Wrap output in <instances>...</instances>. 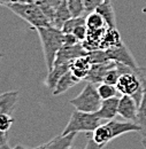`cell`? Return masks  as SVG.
Here are the masks:
<instances>
[{"label":"cell","instance_id":"1","mask_svg":"<svg viewBox=\"0 0 146 149\" xmlns=\"http://www.w3.org/2000/svg\"><path fill=\"white\" fill-rule=\"evenodd\" d=\"M130 132H139L140 126L135 122H120L116 119H110L106 123L99 125L94 131H92V136L86 143V149L105 148L108 142L122 134Z\"/></svg>","mask_w":146,"mask_h":149},{"label":"cell","instance_id":"2","mask_svg":"<svg viewBox=\"0 0 146 149\" xmlns=\"http://www.w3.org/2000/svg\"><path fill=\"white\" fill-rule=\"evenodd\" d=\"M43 47V53L47 71L54 67L56 54L63 45V32L61 29L50 26H41L36 29Z\"/></svg>","mask_w":146,"mask_h":149},{"label":"cell","instance_id":"3","mask_svg":"<svg viewBox=\"0 0 146 149\" xmlns=\"http://www.w3.org/2000/svg\"><path fill=\"white\" fill-rule=\"evenodd\" d=\"M15 15L28 22L35 30L41 26H50L51 21L34 0H18L7 6Z\"/></svg>","mask_w":146,"mask_h":149},{"label":"cell","instance_id":"4","mask_svg":"<svg viewBox=\"0 0 146 149\" xmlns=\"http://www.w3.org/2000/svg\"><path fill=\"white\" fill-rule=\"evenodd\" d=\"M116 67L121 72V76L115 85L119 93L122 95H131L139 104L145 91L140 78L135 74L133 69L129 65L116 63Z\"/></svg>","mask_w":146,"mask_h":149},{"label":"cell","instance_id":"5","mask_svg":"<svg viewBox=\"0 0 146 149\" xmlns=\"http://www.w3.org/2000/svg\"><path fill=\"white\" fill-rule=\"evenodd\" d=\"M105 122L95 112H86L82 110H75L70 116V119L66 127L62 131V134L78 133V132H92L99 125Z\"/></svg>","mask_w":146,"mask_h":149},{"label":"cell","instance_id":"6","mask_svg":"<svg viewBox=\"0 0 146 149\" xmlns=\"http://www.w3.org/2000/svg\"><path fill=\"white\" fill-rule=\"evenodd\" d=\"M101 102L102 99L99 95L95 84H92L89 81L84 86L82 92L69 101V103L75 107V109L86 112H97L101 106Z\"/></svg>","mask_w":146,"mask_h":149},{"label":"cell","instance_id":"7","mask_svg":"<svg viewBox=\"0 0 146 149\" xmlns=\"http://www.w3.org/2000/svg\"><path fill=\"white\" fill-rule=\"evenodd\" d=\"M86 54H88V51L83 47L82 42H78L76 45H62V47L56 54L54 65L55 64H70L75 58Z\"/></svg>","mask_w":146,"mask_h":149},{"label":"cell","instance_id":"8","mask_svg":"<svg viewBox=\"0 0 146 149\" xmlns=\"http://www.w3.org/2000/svg\"><path fill=\"white\" fill-rule=\"evenodd\" d=\"M107 55L110 57V60L116 62V63H122V64H126L129 65L131 68H136L138 67L136 60L133 55L131 54L130 49L126 46V44L122 41L121 44L114 46V47H110L108 49H105Z\"/></svg>","mask_w":146,"mask_h":149},{"label":"cell","instance_id":"9","mask_svg":"<svg viewBox=\"0 0 146 149\" xmlns=\"http://www.w3.org/2000/svg\"><path fill=\"white\" fill-rule=\"evenodd\" d=\"M138 103L131 95H122L119 102L117 113L126 120L137 122L138 116Z\"/></svg>","mask_w":146,"mask_h":149},{"label":"cell","instance_id":"10","mask_svg":"<svg viewBox=\"0 0 146 149\" xmlns=\"http://www.w3.org/2000/svg\"><path fill=\"white\" fill-rule=\"evenodd\" d=\"M116 64V62L114 61H108V62H104V63H95V64H92L90 70H89V74L85 77L84 80L92 83V84H100L104 81V77L107 72V70L110 69L112 67H114Z\"/></svg>","mask_w":146,"mask_h":149},{"label":"cell","instance_id":"11","mask_svg":"<svg viewBox=\"0 0 146 149\" xmlns=\"http://www.w3.org/2000/svg\"><path fill=\"white\" fill-rule=\"evenodd\" d=\"M77 133H68V134H60L58 136L53 138L48 142L41 143L37 146L38 149H69L72 148L73 142L75 140Z\"/></svg>","mask_w":146,"mask_h":149},{"label":"cell","instance_id":"12","mask_svg":"<svg viewBox=\"0 0 146 149\" xmlns=\"http://www.w3.org/2000/svg\"><path fill=\"white\" fill-rule=\"evenodd\" d=\"M119 102H120V97L113 96L110 99H105L101 102L100 108L98 109V111L95 112L99 117H101L105 120H110V119H114L119 110Z\"/></svg>","mask_w":146,"mask_h":149},{"label":"cell","instance_id":"13","mask_svg":"<svg viewBox=\"0 0 146 149\" xmlns=\"http://www.w3.org/2000/svg\"><path fill=\"white\" fill-rule=\"evenodd\" d=\"M91 62L89 60V57L86 55L79 56L77 58H75L73 62L70 63V71L73 72L78 79L83 80L85 79V77L89 74V70L91 68Z\"/></svg>","mask_w":146,"mask_h":149},{"label":"cell","instance_id":"14","mask_svg":"<svg viewBox=\"0 0 146 149\" xmlns=\"http://www.w3.org/2000/svg\"><path fill=\"white\" fill-rule=\"evenodd\" d=\"M79 81H81V79H78L70 70H68L66 74L59 79L56 86L54 87V90L52 91V94L53 95H60V94L65 93L69 88H72L75 85H77Z\"/></svg>","mask_w":146,"mask_h":149},{"label":"cell","instance_id":"15","mask_svg":"<svg viewBox=\"0 0 146 149\" xmlns=\"http://www.w3.org/2000/svg\"><path fill=\"white\" fill-rule=\"evenodd\" d=\"M70 69V64H55L54 67L48 70L46 79H45V85L47 88H50L51 91L54 90L56 86L59 79L66 74L68 70Z\"/></svg>","mask_w":146,"mask_h":149},{"label":"cell","instance_id":"16","mask_svg":"<svg viewBox=\"0 0 146 149\" xmlns=\"http://www.w3.org/2000/svg\"><path fill=\"white\" fill-rule=\"evenodd\" d=\"M70 17H72V14H70V10L68 8L67 0H63L55 8L53 19H52V26L58 28V29H62V26L66 23V21H68Z\"/></svg>","mask_w":146,"mask_h":149},{"label":"cell","instance_id":"17","mask_svg":"<svg viewBox=\"0 0 146 149\" xmlns=\"http://www.w3.org/2000/svg\"><path fill=\"white\" fill-rule=\"evenodd\" d=\"M18 101V91H9L0 94V113L1 112H12Z\"/></svg>","mask_w":146,"mask_h":149},{"label":"cell","instance_id":"18","mask_svg":"<svg viewBox=\"0 0 146 149\" xmlns=\"http://www.w3.org/2000/svg\"><path fill=\"white\" fill-rule=\"evenodd\" d=\"M97 12H99L102 17L106 21V24L108 28H116V19H115V12L112 5L110 0H104L98 8L95 9Z\"/></svg>","mask_w":146,"mask_h":149},{"label":"cell","instance_id":"19","mask_svg":"<svg viewBox=\"0 0 146 149\" xmlns=\"http://www.w3.org/2000/svg\"><path fill=\"white\" fill-rule=\"evenodd\" d=\"M122 42V38L116 28H108L101 39L100 49H108Z\"/></svg>","mask_w":146,"mask_h":149},{"label":"cell","instance_id":"20","mask_svg":"<svg viewBox=\"0 0 146 149\" xmlns=\"http://www.w3.org/2000/svg\"><path fill=\"white\" fill-rule=\"evenodd\" d=\"M85 24L88 26V29L90 30H97V29H102V28H108L106 24V21L102 17V15L97 12L93 10L91 13H89L85 17Z\"/></svg>","mask_w":146,"mask_h":149},{"label":"cell","instance_id":"21","mask_svg":"<svg viewBox=\"0 0 146 149\" xmlns=\"http://www.w3.org/2000/svg\"><path fill=\"white\" fill-rule=\"evenodd\" d=\"M136 123L140 126V133H146V90L144 91L142 101L138 106V116Z\"/></svg>","mask_w":146,"mask_h":149},{"label":"cell","instance_id":"22","mask_svg":"<svg viewBox=\"0 0 146 149\" xmlns=\"http://www.w3.org/2000/svg\"><path fill=\"white\" fill-rule=\"evenodd\" d=\"M98 92H99V95L101 96L102 100L105 99H110V97H113V96H116L119 91L116 88L115 85H110V84H107V83H100L98 84Z\"/></svg>","mask_w":146,"mask_h":149},{"label":"cell","instance_id":"23","mask_svg":"<svg viewBox=\"0 0 146 149\" xmlns=\"http://www.w3.org/2000/svg\"><path fill=\"white\" fill-rule=\"evenodd\" d=\"M86 56L89 57L91 64L104 63V62H108V61H110L105 49H94V51H90V52H88Z\"/></svg>","mask_w":146,"mask_h":149},{"label":"cell","instance_id":"24","mask_svg":"<svg viewBox=\"0 0 146 149\" xmlns=\"http://www.w3.org/2000/svg\"><path fill=\"white\" fill-rule=\"evenodd\" d=\"M67 5H68V8L70 10L72 16H74V17L84 16L85 8H84L83 0H67Z\"/></svg>","mask_w":146,"mask_h":149},{"label":"cell","instance_id":"25","mask_svg":"<svg viewBox=\"0 0 146 149\" xmlns=\"http://www.w3.org/2000/svg\"><path fill=\"white\" fill-rule=\"evenodd\" d=\"M85 23V17L84 16H77V17H74L72 16L68 21H66V23L63 24L62 26V32L63 33H73V31L81 24H84Z\"/></svg>","mask_w":146,"mask_h":149},{"label":"cell","instance_id":"26","mask_svg":"<svg viewBox=\"0 0 146 149\" xmlns=\"http://www.w3.org/2000/svg\"><path fill=\"white\" fill-rule=\"evenodd\" d=\"M14 123V118L11 112H1L0 113V132H8Z\"/></svg>","mask_w":146,"mask_h":149},{"label":"cell","instance_id":"27","mask_svg":"<svg viewBox=\"0 0 146 149\" xmlns=\"http://www.w3.org/2000/svg\"><path fill=\"white\" fill-rule=\"evenodd\" d=\"M120 76H121V72H120V70L117 69V67L115 64L114 67H112L110 69L107 70V72L104 77V83H107L110 85H116Z\"/></svg>","mask_w":146,"mask_h":149},{"label":"cell","instance_id":"28","mask_svg":"<svg viewBox=\"0 0 146 149\" xmlns=\"http://www.w3.org/2000/svg\"><path fill=\"white\" fill-rule=\"evenodd\" d=\"M73 35L77 38L81 42L84 41V40L86 39V36H88V26H86V24L84 23V24L78 25V26L73 31Z\"/></svg>","mask_w":146,"mask_h":149},{"label":"cell","instance_id":"29","mask_svg":"<svg viewBox=\"0 0 146 149\" xmlns=\"http://www.w3.org/2000/svg\"><path fill=\"white\" fill-rule=\"evenodd\" d=\"M102 1L104 0H83L84 8H85V14H89L93 10H95Z\"/></svg>","mask_w":146,"mask_h":149},{"label":"cell","instance_id":"30","mask_svg":"<svg viewBox=\"0 0 146 149\" xmlns=\"http://www.w3.org/2000/svg\"><path fill=\"white\" fill-rule=\"evenodd\" d=\"M81 42L73 33H63V45H76Z\"/></svg>","mask_w":146,"mask_h":149},{"label":"cell","instance_id":"31","mask_svg":"<svg viewBox=\"0 0 146 149\" xmlns=\"http://www.w3.org/2000/svg\"><path fill=\"white\" fill-rule=\"evenodd\" d=\"M62 1H63V0H48V2H50L54 8H56V7H58Z\"/></svg>","mask_w":146,"mask_h":149},{"label":"cell","instance_id":"32","mask_svg":"<svg viewBox=\"0 0 146 149\" xmlns=\"http://www.w3.org/2000/svg\"><path fill=\"white\" fill-rule=\"evenodd\" d=\"M14 1H18V0H0V5H5V6H8L9 3L14 2Z\"/></svg>","mask_w":146,"mask_h":149},{"label":"cell","instance_id":"33","mask_svg":"<svg viewBox=\"0 0 146 149\" xmlns=\"http://www.w3.org/2000/svg\"><path fill=\"white\" fill-rule=\"evenodd\" d=\"M142 135H143V136H142V146L146 149V133L142 134Z\"/></svg>","mask_w":146,"mask_h":149},{"label":"cell","instance_id":"34","mask_svg":"<svg viewBox=\"0 0 146 149\" xmlns=\"http://www.w3.org/2000/svg\"><path fill=\"white\" fill-rule=\"evenodd\" d=\"M2 57H4V54L0 53V65H1V62H2Z\"/></svg>","mask_w":146,"mask_h":149}]
</instances>
